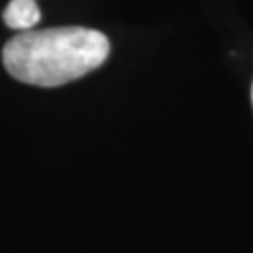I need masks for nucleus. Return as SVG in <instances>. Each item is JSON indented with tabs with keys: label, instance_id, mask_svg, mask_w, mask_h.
<instances>
[{
	"label": "nucleus",
	"instance_id": "nucleus-1",
	"mask_svg": "<svg viewBox=\"0 0 253 253\" xmlns=\"http://www.w3.org/2000/svg\"><path fill=\"white\" fill-rule=\"evenodd\" d=\"M106 34L81 26L17 32L2 61L13 78L34 86H61L93 72L108 59Z\"/></svg>",
	"mask_w": 253,
	"mask_h": 253
},
{
	"label": "nucleus",
	"instance_id": "nucleus-2",
	"mask_svg": "<svg viewBox=\"0 0 253 253\" xmlns=\"http://www.w3.org/2000/svg\"><path fill=\"white\" fill-rule=\"evenodd\" d=\"M2 19L15 32L34 30V26L41 21V9H38L36 0H9Z\"/></svg>",
	"mask_w": 253,
	"mask_h": 253
},
{
	"label": "nucleus",
	"instance_id": "nucleus-3",
	"mask_svg": "<svg viewBox=\"0 0 253 253\" xmlns=\"http://www.w3.org/2000/svg\"><path fill=\"white\" fill-rule=\"evenodd\" d=\"M251 99H253V89H251Z\"/></svg>",
	"mask_w": 253,
	"mask_h": 253
}]
</instances>
